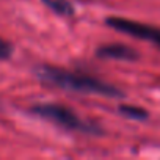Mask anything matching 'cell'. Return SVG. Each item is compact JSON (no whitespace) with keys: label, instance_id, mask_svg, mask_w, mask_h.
Returning a JSON list of instances; mask_svg holds the SVG:
<instances>
[{"label":"cell","instance_id":"cell-1","mask_svg":"<svg viewBox=\"0 0 160 160\" xmlns=\"http://www.w3.org/2000/svg\"><path fill=\"white\" fill-rule=\"evenodd\" d=\"M35 75L42 83L63 88L75 93H88V94H101L105 98H121L122 91L115 85H110L104 80H99L91 75H82L77 72H71L61 68L41 64L35 68Z\"/></svg>","mask_w":160,"mask_h":160},{"label":"cell","instance_id":"cell-6","mask_svg":"<svg viewBox=\"0 0 160 160\" xmlns=\"http://www.w3.org/2000/svg\"><path fill=\"white\" fill-rule=\"evenodd\" d=\"M119 113L129 119H135V121H144L148 119V112L141 107L137 105H119Z\"/></svg>","mask_w":160,"mask_h":160},{"label":"cell","instance_id":"cell-5","mask_svg":"<svg viewBox=\"0 0 160 160\" xmlns=\"http://www.w3.org/2000/svg\"><path fill=\"white\" fill-rule=\"evenodd\" d=\"M41 2L58 16L69 18V16H74V13H75V10L69 0H41Z\"/></svg>","mask_w":160,"mask_h":160},{"label":"cell","instance_id":"cell-3","mask_svg":"<svg viewBox=\"0 0 160 160\" xmlns=\"http://www.w3.org/2000/svg\"><path fill=\"white\" fill-rule=\"evenodd\" d=\"M105 24L110 28L122 32L129 36H133V38L149 41V42L160 46V28L158 27L146 25V24L135 22V21H130V19H124V18H108Z\"/></svg>","mask_w":160,"mask_h":160},{"label":"cell","instance_id":"cell-4","mask_svg":"<svg viewBox=\"0 0 160 160\" xmlns=\"http://www.w3.org/2000/svg\"><path fill=\"white\" fill-rule=\"evenodd\" d=\"M96 55L104 60H121V61H135L138 52L124 44H107L98 49Z\"/></svg>","mask_w":160,"mask_h":160},{"label":"cell","instance_id":"cell-7","mask_svg":"<svg viewBox=\"0 0 160 160\" xmlns=\"http://www.w3.org/2000/svg\"><path fill=\"white\" fill-rule=\"evenodd\" d=\"M13 53V46L5 41L3 38H0V61H3V60H8Z\"/></svg>","mask_w":160,"mask_h":160},{"label":"cell","instance_id":"cell-2","mask_svg":"<svg viewBox=\"0 0 160 160\" xmlns=\"http://www.w3.org/2000/svg\"><path fill=\"white\" fill-rule=\"evenodd\" d=\"M32 112L64 129V130H72V132H82V133H101V127H98L96 124L93 122H88L85 119H82L77 113H74L71 108L64 107V105H60V104H50V102H46V104H36L32 107Z\"/></svg>","mask_w":160,"mask_h":160}]
</instances>
